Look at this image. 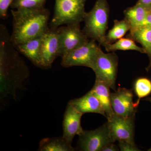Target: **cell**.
Returning a JSON list of instances; mask_svg holds the SVG:
<instances>
[{"label": "cell", "mask_w": 151, "mask_h": 151, "mask_svg": "<svg viewBox=\"0 0 151 151\" xmlns=\"http://www.w3.org/2000/svg\"><path fill=\"white\" fill-rule=\"evenodd\" d=\"M29 68L11 40L6 26L0 25V96L1 102L16 97L29 77Z\"/></svg>", "instance_id": "1"}, {"label": "cell", "mask_w": 151, "mask_h": 151, "mask_svg": "<svg viewBox=\"0 0 151 151\" xmlns=\"http://www.w3.org/2000/svg\"><path fill=\"white\" fill-rule=\"evenodd\" d=\"M13 30L11 40L14 46L42 36L47 31L50 12L40 10H12Z\"/></svg>", "instance_id": "2"}, {"label": "cell", "mask_w": 151, "mask_h": 151, "mask_svg": "<svg viewBox=\"0 0 151 151\" xmlns=\"http://www.w3.org/2000/svg\"><path fill=\"white\" fill-rule=\"evenodd\" d=\"M110 9L107 0H97L94 6L86 12L82 29L89 40H95L100 46L104 43L108 28Z\"/></svg>", "instance_id": "3"}, {"label": "cell", "mask_w": 151, "mask_h": 151, "mask_svg": "<svg viewBox=\"0 0 151 151\" xmlns=\"http://www.w3.org/2000/svg\"><path fill=\"white\" fill-rule=\"evenodd\" d=\"M87 0H55L54 14L50 27L56 29L63 25L84 21Z\"/></svg>", "instance_id": "4"}, {"label": "cell", "mask_w": 151, "mask_h": 151, "mask_svg": "<svg viewBox=\"0 0 151 151\" xmlns=\"http://www.w3.org/2000/svg\"><path fill=\"white\" fill-rule=\"evenodd\" d=\"M119 58L114 52L105 53L99 50L92 70L95 74V80L108 84L116 90Z\"/></svg>", "instance_id": "5"}, {"label": "cell", "mask_w": 151, "mask_h": 151, "mask_svg": "<svg viewBox=\"0 0 151 151\" xmlns=\"http://www.w3.org/2000/svg\"><path fill=\"white\" fill-rule=\"evenodd\" d=\"M59 56L66 55L74 50L88 43L90 40L81 29L80 23L66 25L57 28Z\"/></svg>", "instance_id": "6"}, {"label": "cell", "mask_w": 151, "mask_h": 151, "mask_svg": "<svg viewBox=\"0 0 151 151\" xmlns=\"http://www.w3.org/2000/svg\"><path fill=\"white\" fill-rule=\"evenodd\" d=\"M97 42L95 40H90L85 45L62 57L61 65L65 68L85 66L92 69L101 48Z\"/></svg>", "instance_id": "7"}, {"label": "cell", "mask_w": 151, "mask_h": 151, "mask_svg": "<svg viewBox=\"0 0 151 151\" xmlns=\"http://www.w3.org/2000/svg\"><path fill=\"white\" fill-rule=\"evenodd\" d=\"M78 150L82 151H101L102 149L113 142L107 122L103 126L93 130L85 131L79 135Z\"/></svg>", "instance_id": "8"}, {"label": "cell", "mask_w": 151, "mask_h": 151, "mask_svg": "<svg viewBox=\"0 0 151 151\" xmlns=\"http://www.w3.org/2000/svg\"><path fill=\"white\" fill-rule=\"evenodd\" d=\"M135 116L123 117L114 113L107 119L110 134L114 142L125 141L135 143Z\"/></svg>", "instance_id": "9"}, {"label": "cell", "mask_w": 151, "mask_h": 151, "mask_svg": "<svg viewBox=\"0 0 151 151\" xmlns=\"http://www.w3.org/2000/svg\"><path fill=\"white\" fill-rule=\"evenodd\" d=\"M132 91L125 88H119L111 93V104L113 113L118 116L130 117L136 116L138 105L133 101Z\"/></svg>", "instance_id": "10"}, {"label": "cell", "mask_w": 151, "mask_h": 151, "mask_svg": "<svg viewBox=\"0 0 151 151\" xmlns=\"http://www.w3.org/2000/svg\"><path fill=\"white\" fill-rule=\"evenodd\" d=\"M59 57V43L56 29L49 27L42 36L41 60V68H49Z\"/></svg>", "instance_id": "11"}, {"label": "cell", "mask_w": 151, "mask_h": 151, "mask_svg": "<svg viewBox=\"0 0 151 151\" xmlns=\"http://www.w3.org/2000/svg\"><path fill=\"white\" fill-rule=\"evenodd\" d=\"M83 115L72 105L68 104L63 121V137L71 144L76 135L79 136L84 131L81 123Z\"/></svg>", "instance_id": "12"}, {"label": "cell", "mask_w": 151, "mask_h": 151, "mask_svg": "<svg viewBox=\"0 0 151 151\" xmlns=\"http://www.w3.org/2000/svg\"><path fill=\"white\" fill-rule=\"evenodd\" d=\"M68 103L83 114L86 113H97L106 118L102 105L91 90L82 97L70 100Z\"/></svg>", "instance_id": "13"}, {"label": "cell", "mask_w": 151, "mask_h": 151, "mask_svg": "<svg viewBox=\"0 0 151 151\" xmlns=\"http://www.w3.org/2000/svg\"><path fill=\"white\" fill-rule=\"evenodd\" d=\"M42 36L31 40L15 47L20 53L22 54L35 66L41 68V50Z\"/></svg>", "instance_id": "14"}, {"label": "cell", "mask_w": 151, "mask_h": 151, "mask_svg": "<svg viewBox=\"0 0 151 151\" xmlns=\"http://www.w3.org/2000/svg\"><path fill=\"white\" fill-rule=\"evenodd\" d=\"M110 86L103 81L95 80L91 92L97 97L105 111L107 119L114 114L111 104Z\"/></svg>", "instance_id": "15"}, {"label": "cell", "mask_w": 151, "mask_h": 151, "mask_svg": "<svg viewBox=\"0 0 151 151\" xmlns=\"http://www.w3.org/2000/svg\"><path fill=\"white\" fill-rule=\"evenodd\" d=\"M150 12L151 9L136 4L134 6L128 8L124 11V19L129 23L131 29L134 28L142 24Z\"/></svg>", "instance_id": "16"}, {"label": "cell", "mask_w": 151, "mask_h": 151, "mask_svg": "<svg viewBox=\"0 0 151 151\" xmlns=\"http://www.w3.org/2000/svg\"><path fill=\"white\" fill-rule=\"evenodd\" d=\"M128 37L140 44L151 59V27L142 26L131 29Z\"/></svg>", "instance_id": "17"}, {"label": "cell", "mask_w": 151, "mask_h": 151, "mask_svg": "<svg viewBox=\"0 0 151 151\" xmlns=\"http://www.w3.org/2000/svg\"><path fill=\"white\" fill-rule=\"evenodd\" d=\"M40 151H73L75 149L72 144L63 137L47 138L42 139L39 144Z\"/></svg>", "instance_id": "18"}, {"label": "cell", "mask_w": 151, "mask_h": 151, "mask_svg": "<svg viewBox=\"0 0 151 151\" xmlns=\"http://www.w3.org/2000/svg\"><path fill=\"white\" fill-rule=\"evenodd\" d=\"M131 29L129 24L125 19L122 20H115L113 28L105 36L103 46L107 44L114 43L122 38Z\"/></svg>", "instance_id": "19"}, {"label": "cell", "mask_w": 151, "mask_h": 151, "mask_svg": "<svg viewBox=\"0 0 151 151\" xmlns=\"http://www.w3.org/2000/svg\"><path fill=\"white\" fill-rule=\"evenodd\" d=\"M108 52H112L117 50H135L141 53H146L142 47L138 46L135 41L130 37L122 38L114 43L107 44L103 46Z\"/></svg>", "instance_id": "20"}, {"label": "cell", "mask_w": 151, "mask_h": 151, "mask_svg": "<svg viewBox=\"0 0 151 151\" xmlns=\"http://www.w3.org/2000/svg\"><path fill=\"white\" fill-rule=\"evenodd\" d=\"M134 90L138 97L136 103L139 105L141 99L147 97L151 93V80L145 77L138 78L135 82Z\"/></svg>", "instance_id": "21"}, {"label": "cell", "mask_w": 151, "mask_h": 151, "mask_svg": "<svg viewBox=\"0 0 151 151\" xmlns=\"http://www.w3.org/2000/svg\"><path fill=\"white\" fill-rule=\"evenodd\" d=\"M47 0H14L10 6L15 9H27L40 10L44 9Z\"/></svg>", "instance_id": "22"}, {"label": "cell", "mask_w": 151, "mask_h": 151, "mask_svg": "<svg viewBox=\"0 0 151 151\" xmlns=\"http://www.w3.org/2000/svg\"><path fill=\"white\" fill-rule=\"evenodd\" d=\"M14 0H0V18L6 19L9 17L8 9L10 7Z\"/></svg>", "instance_id": "23"}, {"label": "cell", "mask_w": 151, "mask_h": 151, "mask_svg": "<svg viewBox=\"0 0 151 151\" xmlns=\"http://www.w3.org/2000/svg\"><path fill=\"white\" fill-rule=\"evenodd\" d=\"M119 147L121 151H139L135 143L125 141H119Z\"/></svg>", "instance_id": "24"}, {"label": "cell", "mask_w": 151, "mask_h": 151, "mask_svg": "<svg viewBox=\"0 0 151 151\" xmlns=\"http://www.w3.org/2000/svg\"><path fill=\"white\" fill-rule=\"evenodd\" d=\"M120 150L119 147L114 143H111L105 146L101 151H118Z\"/></svg>", "instance_id": "25"}, {"label": "cell", "mask_w": 151, "mask_h": 151, "mask_svg": "<svg viewBox=\"0 0 151 151\" xmlns=\"http://www.w3.org/2000/svg\"><path fill=\"white\" fill-rule=\"evenodd\" d=\"M136 4L142 5L151 9V0H138Z\"/></svg>", "instance_id": "26"}, {"label": "cell", "mask_w": 151, "mask_h": 151, "mask_svg": "<svg viewBox=\"0 0 151 151\" xmlns=\"http://www.w3.org/2000/svg\"><path fill=\"white\" fill-rule=\"evenodd\" d=\"M142 26L151 27V12L149 13L146 17V19H145V21L139 26Z\"/></svg>", "instance_id": "27"}, {"label": "cell", "mask_w": 151, "mask_h": 151, "mask_svg": "<svg viewBox=\"0 0 151 151\" xmlns=\"http://www.w3.org/2000/svg\"><path fill=\"white\" fill-rule=\"evenodd\" d=\"M146 100H147V101H149L150 103H151V97H148V98H146Z\"/></svg>", "instance_id": "28"}, {"label": "cell", "mask_w": 151, "mask_h": 151, "mask_svg": "<svg viewBox=\"0 0 151 151\" xmlns=\"http://www.w3.org/2000/svg\"><path fill=\"white\" fill-rule=\"evenodd\" d=\"M151 65V59H150V65H149V67H150Z\"/></svg>", "instance_id": "29"}, {"label": "cell", "mask_w": 151, "mask_h": 151, "mask_svg": "<svg viewBox=\"0 0 151 151\" xmlns=\"http://www.w3.org/2000/svg\"><path fill=\"white\" fill-rule=\"evenodd\" d=\"M148 151H151V147L149 149V150H148Z\"/></svg>", "instance_id": "30"}, {"label": "cell", "mask_w": 151, "mask_h": 151, "mask_svg": "<svg viewBox=\"0 0 151 151\" xmlns=\"http://www.w3.org/2000/svg\"><path fill=\"white\" fill-rule=\"evenodd\" d=\"M150 67H151V66H150Z\"/></svg>", "instance_id": "31"}]
</instances>
